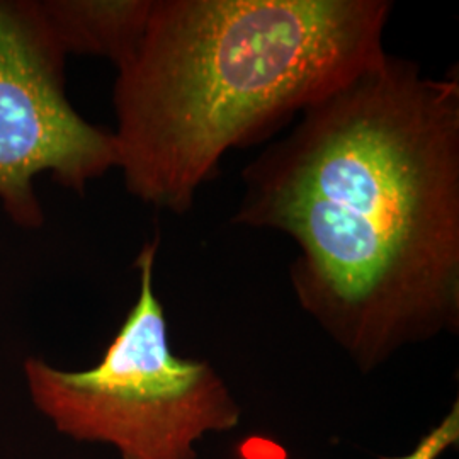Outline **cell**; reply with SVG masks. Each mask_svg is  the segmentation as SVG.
Masks as SVG:
<instances>
[{
	"instance_id": "cell-1",
	"label": "cell",
	"mask_w": 459,
	"mask_h": 459,
	"mask_svg": "<svg viewBox=\"0 0 459 459\" xmlns=\"http://www.w3.org/2000/svg\"><path fill=\"white\" fill-rule=\"evenodd\" d=\"M244 170L237 225L290 237L301 308L362 371L459 324V79L386 51Z\"/></svg>"
},
{
	"instance_id": "cell-2",
	"label": "cell",
	"mask_w": 459,
	"mask_h": 459,
	"mask_svg": "<svg viewBox=\"0 0 459 459\" xmlns=\"http://www.w3.org/2000/svg\"><path fill=\"white\" fill-rule=\"evenodd\" d=\"M386 0H152L116 66V169L187 213L233 148L257 142L385 53Z\"/></svg>"
},
{
	"instance_id": "cell-3",
	"label": "cell",
	"mask_w": 459,
	"mask_h": 459,
	"mask_svg": "<svg viewBox=\"0 0 459 459\" xmlns=\"http://www.w3.org/2000/svg\"><path fill=\"white\" fill-rule=\"evenodd\" d=\"M159 238L136 257L140 291L102 359L83 371L22 362L26 388L60 434L113 446L119 459H197V441L240 424V407L210 362L172 352L155 293Z\"/></svg>"
},
{
	"instance_id": "cell-4",
	"label": "cell",
	"mask_w": 459,
	"mask_h": 459,
	"mask_svg": "<svg viewBox=\"0 0 459 459\" xmlns=\"http://www.w3.org/2000/svg\"><path fill=\"white\" fill-rule=\"evenodd\" d=\"M65 60L39 0H0V203L21 229L45 225L39 174L83 195L116 169L113 133L66 99Z\"/></svg>"
},
{
	"instance_id": "cell-5",
	"label": "cell",
	"mask_w": 459,
	"mask_h": 459,
	"mask_svg": "<svg viewBox=\"0 0 459 459\" xmlns=\"http://www.w3.org/2000/svg\"><path fill=\"white\" fill-rule=\"evenodd\" d=\"M41 13L68 55H96L121 65L145 31L152 0H39Z\"/></svg>"
},
{
	"instance_id": "cell-6",
	"label": "cell",
	"mask_w": 459,
	"mask_h": 459,
	"mask_svg": "<svg viewBox=\"0 0 459 459\" xmlns=\"http://www.w3.org/2000/svg\"><path fill=\"white\" fill-rule=\"evenodd\" d=\"M459 441V405L444 417L443 420L426 434L409 455L398 458L383 459H439L447 449L456 446Z\"/></svg>"
}]
</instances>
